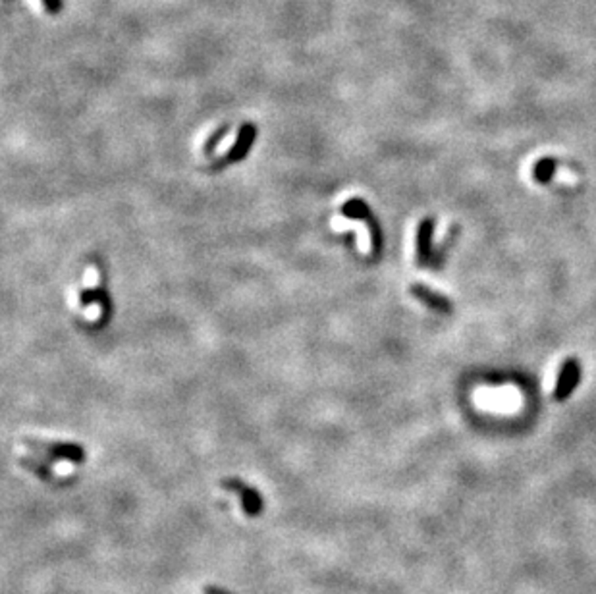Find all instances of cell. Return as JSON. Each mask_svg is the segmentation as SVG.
<instances>
[{
  "mask_svg": "<svg viewBox=\"0 0 596 594\" xmlns=\"http://www.w3.org/2000/svg\"><path fill=\"white\" fill-rule=\"evenodd\" d=\"M27 448L33 449L35 454L44 456L49 461L54 459H66V461H74V463H83L85 461V449L79 444H69V442H49V440H35L26 438L22 440Z\"/></svg>",
  "mask_w": 596,
  "mask_h": 594,
  "instance_id": "6da1fadb",
  "label": "cell"
},
{
  "mask_svg": "<svg viewBox=\"0 0 596 594\" xmlns=\"http://www.w3.org/2000/svg\"><path fill=\"white\" fill-rule=\"evenodd\" d=\"M581 374H583V370H581V363L577 361V357H568L560 367V372H558V380H556V386H554L552 392L554 402L562 404L568 397H571V394L579 386Z\"/></svg>",
  "mask_w": 596,
  "mask_h": 594,
  "instance_id": "7a4b0ae2",
  "label": "cell"
},
{
  "mask_svg": "<svg viewBox=\"0 0 596 594\" xmlns=\"http://www.w3.org/2000/svg\"><path fill=\"white\" fill-rule=\"evenodd\" d=\"M342 215L347 216V218H355V220H361L365 224L369 226V232H371V241H372V253L379 255L382 249V233H381V226L376 222V218L372 215L367 203L363 199H349L346 201V205L342 207Z\"/></svg>",
  "mask_w": 596,
  "mask_h": 594,
  "instance_id": "3957f363",
  "label": "cell"
},
{
  "mask_svg": "<svg viewBox=\"0 0 596 594\" xmlns=\"http://www.w3.org/2000/svg\"><path fill=\"white\" fill-rule=\"evenodd\" d=\"M220 488L230 492H238L242 496V508L243 513L247 517H259L265 509V500L259 492L255 490L253 486H249L247 482H243L242 479H222L220 481Z\"/></svg>",
  "mask_w": 596,
  "mask_h": 594,
  "instance_id": "277c9868",
  "label": "cell"
},
{
  "mask_svg": "<svg viewBox=\"0 0 596 594\" xmlns=\"http://www.w3.org/2000/svg\"><path fill=\"white\" fill-rule=\"evenodd\" d=\"M409 293L413 295L417 302H421L427 305L429 309L436 311L440 315H452L454 313V303L449 297H446L444 293L432 290L424 284H411L409 286Z\"/></svg>",
  "mask_w": 596,
  "mask_h": 594,
  "instance_id": "5b68a950",
  "label": "cell"
},
{
  "mask_svg": "<svg viewBox=\"0 0 596 594\" xmlns=\"http://www.w3.org/2000/svg\"><path fill=\"white\" fill-rule=\"evenodd\" d=\"M255 138H257V128H255L253 124H243L232 149L226 153V156H222V160L215 163L213 168H222V166H226V164H233V163H238V160H242L243 156L247 155V153L251 151Z\"/></svg>",
  "mask_w": 596,
  "mask_h": 594,
  "instance_id": "8992f818",
  "label": "cell"
},
{
  "mask_svg": "<svg viewBox=\"0 0 596 594\" xmlns=\"http://www.w3.org/2000/svg\"><path fill=\"white\" fill-rule=\"evenodd\" d=\"M434 218L424 216L421 224L417 228V265L419 267H429L434 255V245H432V236H434Z\"/></svg>",
  "mask_w": 596,
  "mask_h": 594,
  "instance_id": "52a82bcc",
  "label": "cell"
},
{
  "mask_svg": "<svg viewBox=\"0 0 596 594\" xmlns=\"http://www.w3.org/2000/svg\"><path fill=\"white\" fill-rule=\"evenodd\" d=\"M558 160L554 156H545L540 160H536L535 166H533V180L536 183H550L554 178V174L558 170Z\"/></svg>",
  "mask_w": 596,
  "mask_h": 594,
  "instance_id": "ba28073f",
  "label": "cell"
},
{
  "mask_svg": "<svg viewBox=\"0 0 596 594\" xmlns=\"http://www.w3.org/2000/svg\"><path fill=\"white\" fill-rule=\"evenodd\" d=\"M17 461H19V465L26 467L27 471H31L33 475H37L39 479H43V481L52 479V471H51V467H49V463H44V461H37V459H33V457H19Z\"/></svg>",
  "mask_w": 596,
  "mask_h": 594,
  "instance_id": "9c48e42d",
  "label": "cell"
},
{
  "mask_svg": "<svg viewBox=\"0 0 596 594\" xmlns=\"http://www.w3.org/2000/svg\"><path fill=\"white\" fill-rule=\"evenodd\" d=\"M456 233H458V226H454V228H452V236H449V240L446 238V241H444V243L440 245V249L434 251V255H432V261H431L432 268H436V270H438V268H442L444 261H446V253H448L446 249H449V245L456 241Z\"/></svg>",
  "mask_w": 596,
  "mask_h": 594,
  "instance_id": "30bf717a",
  "label": "cell"
},
{
  "mask_svg": "<svg viewBox=\"0 0 596 594\" xmlns=\"http://www.w3.org/2000/svg\"><path fill=\"white\" fill-rule=\"evenodd\" d=\"M226 133H228V128H220V129H218L215 135L208 139V143H207V147H205V151H207V153H210V149H213V147H215L216 143L220 141V139L224 138Z\"/></svg>",
  "mask_w": 596,
  "mask_h": 594,
  "instance_id": "8fae6325",
  "label": "cell"
},
{
  "mask_svg": "<svg viewBox=\"0 0 596 594\" xmlns=\"http://www.w3.org/2000/svg\"><path fill=\"white\" fill-rule=\"evenodd\" d=\"M43 4L49 14H58L62 10V0H43Z\"/></svg>",
  "mask_w": 596,
  "mask_h": 594,
  "instance_id": "7c38bea8",
  "label": "cell"
},
{
  "mask_svg": "<svg viewBox=\"0 0 596 594\" xmlns=\"http://www.w3.org/2000/svg\"><path fill=\"white\" fill-rule=\"evenodd\" d=\"M203 594H232V593H230V591H226V588H222V586L208 585L205 586V593Z\"/></svg>",
  "mask_w": 596,
  "mask_h": 594,
  "instance_id": "4fadbf2b",
  "label": "cell"
}]
</instances>
